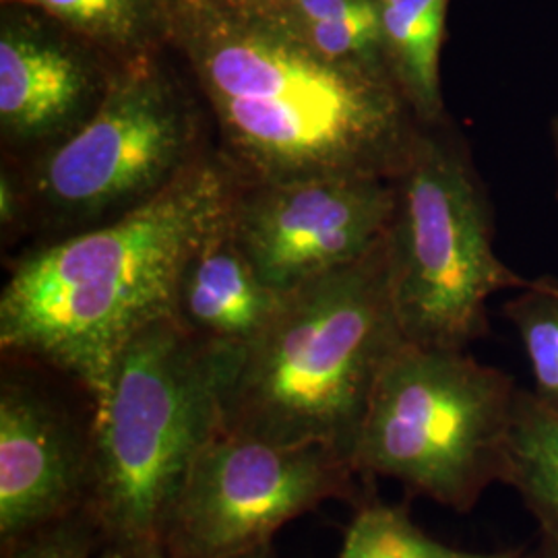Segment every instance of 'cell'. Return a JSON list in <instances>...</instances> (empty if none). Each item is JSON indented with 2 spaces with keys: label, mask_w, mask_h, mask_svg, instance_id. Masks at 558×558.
I'll list each match as a JSON object with an SVG mask.
<instances>
[{
  "label": "cell",
  "mask_w": 558,
  "mask_h": 558,
  "mask_svg": "<svg viewBox=\"0 0 558 558\" xmlns=\"http://www.w3.org/2000/svg\"><path fill=\"white\" fill-rule=\"evenodd\" d=\"M360 476L323 445H283L221 430L191 465L168 521V558H220L274 542L327 500L356 507Z\"/></svg>",
  "instance_id": "8"
},
{
  "label": "cell",
  "mask_w": 558,
  "mask_h": 558,
  "mask_svg": "<svg viewBox=\"0 0 558 558\" xmlns=\"http://www.w3.org/2000/svg\"><path fill=\"white\" fill-rule=\"evenodd\" d=\"M393 184L387 246L401 336L468 352L488 333L490 299L527 279L495 251L486 186L449 119L420 124Z\"/></svg>",
  "instance_id": "5"
},
{
  "label": "cell",
  "mask_w": 558,
  "mask_h": 558,
  "mask_svg": "<svg viewBox=\"0 0 558 558\" xmlns=\"http://www.w3.org/2000/svg\"><path fill=\"white\" fill-rule=\"evenodd\" d=\"M502 315L518 331L539 403L558 416V279H527Z\"/></svg>",
  "instance_id": "17"
},
{
  "label": "cell",
  "mask_w": 558,
  "mask_h": 558,
  "mask_svg": "<svg viewBox=\"0 0 558 558\" xmlns=\"http://www.w3.org/2000/svg\"><path fill=\"white\" fill-rule=\"evenodd\" d=\"M220 558H279L276 548H274V542H267V544H260L255 548H246V550H240V553H232V555H226Z\"/></svg>",
  "instance_id": "22"
},
{
  "label": "cell",
  "mask_w": 558,
  "mask_h": 558,
  "mask_svg": "<svg viewBox=\"0 0 558 558\" xmlns=\"http://www.w3.org/2000/svg\"><path fill=\"white\" fill-rule=\"evenodd\" d=\"M403 341L385 236L362 259L283 292L251 343L216 350L223 430L323 445L354 463L380 371Z\"/></svg>",
  "instance_id": "3"
},
{
  "label": "cell",
  "mask_w": 558,
  "mask_h": 558,
  "mask_svg": "<svg viewBox=\"0 0 558 558\" xmlns=\"http://www.w3.org/2000/svg\"><path fill=\"white\" fill-rule=\"evenodd\" d=\"M236 184L203 156L137 209L23 257L0 294L2 352L64 373L96 408L133 339L174 317L182 271Z\"/></svg>",
  "instance_id": "2"
},
{
  "label": "cell",
  "mask_w": 558,
  "mask_h": 558,
  "mask_svg": "<svg viewBox=\"0 0 558 558\" xmlns=\"http://www.w3.org/2000/svg\"><path fill=\"white\" fill-rule=\"evenodd\" d=\"M64 27L11 17L0 34V133L11 147L44 151L96 114L117 66Z\"/></svg>",
  "instance_id": "11"
},
{
  "label": "cell",
  "mask_w": 558,
  "mask_h": 558,
  "mask_svg": "<svg viewBox=\"0 0 558 558\" xmlns=\"http://www.w3.org/2000/svg\"><path fill=\"white\" fill-rule=\"evenodd\" d=\"M393 211V179L239 182L228 228L263 283L283 294L368 255L387 236Z\"/></svg>",
  "instance_id": "9"
},
{
  "label": "cell",
  "mask_w": 558,
  "mask_h": 558,
  "mask_svg": "<svg viewBox=\"0 0 558 558\" xmlns=\"http://www.w3.org/2000/svg\"><path fill=\"white\" fill-rule=\"evenodd\" d=\"M281 296L240 251L226 214L182 271L174 317L203 343L240 350L265 329Z\"/></svg>",
  "instance_id": "12"
},
{
  "label": "cell",
  "mask_w": 558,
  "mask_h": 558,
  "mask_svg": "<svg viewBox=\"0 0 558 558\" xmlns=\"http://www.w3.org/2000/svg\"><path fill=\"white\" fill-rule=\"evenodd\" d=\"M96 558H168V553L161 548H133L104 542Z\"/></svg>",
  "instance_id": "20"
},
{
  "label": "cell",
  "mask_w": 558,
  "mask_h": 558,
  "mask_svg": "<svg viewBox=\"0 0 558 558\" xmlns=\"http://www.w3.org/2000/svg\"><path fill=\"white\" fill-rule=\"evenodd\" d=\"M521 555L523 548L470 553L447 546L420 530L403 507L371 497L359 505L338 558H521Z\"/></svg>",
  "instance_id": "16"
},
{
  "label": "cell",
  "mask_w": 558,
  "mask_h": 558,
  "mask_svg": "<svg viewBox=\"0 0 558 558\" xmlns=\"http://www.w3.org/2000/svg\"><path fill=\"white\" fill-rule=\"evenodd\" d=\"M550 141H553V154H555V195L558 199V114L550 122Z\"/></svg>",
  "instance_id": "23"
},
{
  "label": "cell",
  "mask_w": 558,
  "mask_h": 558,
  "mask_svg": "<svg viewBox=\"0 0 558 558\" xmlns=\"http://www.w3.org/2000/svg\"><path fill=\"white\" fill-rule=\"evenodd\" d=\"M197 101L149 52L120 60L106 98L80 131L46 149L29 197L77 232L156 197L201 160Z\"/></svg>",
  "instance_id": "7"
},
{
  "label": "cell",
  "mask_w": 558,
  "mask_h": 558,
  "mask_svg": "<svg viewBox=\"0 0 558 558\" xmlns=\"http://www.w3.org/2000/svg\"><path fill=\"white\" fill-rule=\"evenodd\" d=\"M447 7L449 0H379L385 64L420 122L447 119L440 87Z\"/></svg>",
  "instance_id": "13"
},
{
  "label": "cell",
  "mask_w": 558,
  "mask_h": 558,
  "mask_svg": "<svg viewBox=\"0 0 558 558\" xmlns=\"http://www.w3.org/2000/svg\"><path fill=\"white\" fill-rule=\"evenodd\" d=\"M34 7L81 40L119 60L149 52L166 36L168 0H9Z\"/></svg>",
  "instance_id": "15"
},
{
  "label": "cell",
  "mask_w": 558,
  "mask_h": 558,
  "mask_svg": "<svg viewBox=\"0 0 558 558\" xmlns=\"http://www.w3.org/2000/svg\"><path fill=\"white\" fill-rule=\"evenodd\" d=\"M92 422L25 380L0 387V542L2 548L87 505Z\"/></svg>",
  "instance_id": "10"
},
{
  "label": "cell",
  "mask_w": 558,
  "mask_h": 558,
  "mask_svg": "<svg viewBox=\"0 0 558 558\" xmlns=\"http://www.w3.org/2000/svg\"><path fill=\"white\" fill-rule=\"evenodd\" d=\"M166 38L239 182L398 177L422 122L389 71L323 57L251 0H168Z\"/></svg>",
  "instance_id": "1"
},
{
  "label": "cell",
  "mask_w": 558,
  "mask_h": 558,
  "mask_svg": "<svg viewBox=\"0 0 558 558\" xmlns=\"http://www.w3.org/2000/svg\"><path fill=\"white\" fill-rule=\"evenodd\" d=\"M101 544L100 525L83 507L15 539L2 548V558H96Z\"/></svg>",
  "instance_id": "18"
},
{
  "label": "cell",
  "mask_w": 558,
  "mask_h": 558,
  "mask_svg": "<svg viewBox=\"0 0 558 558\" xmlns=\"http://www.w3.org/2000/svg\"><path fill=\"white\" fill-rule=\"evenodd\" d=\"M518 385L461 350L403 341L380 371L354 468L470 513L505 480Z\"/></svg>",
  "instance_id": "6"
},
{
  "label": "cell",
  "mask_w": 558,
  "mask_h": 558,
  "mask_svg": "<svg viewBox=\"0 0 558 558\" xmlns=\"http://www.w3.org/2000/svg\"><path fill=\"white\" fill-rule=\"evenodd\" d=\"M502 484L518 493L538 521L539 532L558 539V416L525 389H519L515 399Z\"/></svg>",
  "instance_id": "14"
},
{
  "label": "cell",
  "mask_w": 558,
  "mask_h": 558,
  "mask_svg": "<svg viewBox=\"0 0 558 558\" xmlns=\"http://www.w3.org/2000/svg\"><path fill=\"white\" fill-rule=\"evenodd\" d=\"M87 511L104 542L163 548L184 478L223 430L216 348L166 317L124 350L92 408Z\"/></svg>",
  "instance_id": "4"
},
{
  "label": "cell",
  "mask_w": 558,
  "mask_h": 558,
  "mask_svg": "<svg viewBox=\"0 0 558 558\" xmlns=\"http://www.w3.org/2000/svg\"><path fill=\"white\" fill-rule=\"evenodd\" d=\"M521 558H558V539L539 532L538 542L532 548H523Z\"/></svg>",
  "instance_id": "21"
},
{
  "label": "cell",
  "mask_w": 558,
  "mask_h": 558,
  "mask_svg": "<svg viewBox=\"0 0 558 558\" xmlns=\"http://www.w3.org/2000/svg\"><path fill=\"white\" fill-rule=\"evenodd\" d=\"M23 191L20 186H15L13 177H9L7 172L0 179V220L4 226L15 223L23 211Z\"/></svg>",
  "instance_id": "19"
}]
</instances>
